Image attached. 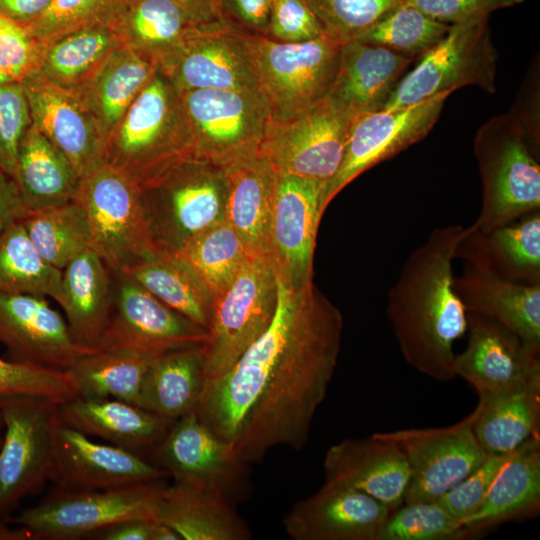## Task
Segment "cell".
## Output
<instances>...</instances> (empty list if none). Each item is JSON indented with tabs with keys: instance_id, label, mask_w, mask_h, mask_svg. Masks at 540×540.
Listing matches in <instances>:
<instances>
[{
	"instance_id": "obj_15",
	"label": "cell",
	"mask_w": 540,
	"mask_h": 540,
	"mask_svg": "<svg viewBox=\"0 0 540 540\" xmlns=\"http://www.w3.org/2000/svg\"><path fill=\"white\" fill-rule=\"evenodd\" d=\"M472 420L471 413L447 427L378 432L394 442L407 460L410 474L404 503L437 501L486 459Z\"/></svg>"
},
{
	"instance_id": "obj_61",
	"label": "cell",
	"mask_w": 540,
	"mask_h": 540,
	"mask_svg": "<svg viewBox=\"0 0 540 540\" xmlns=\"http://www.w3.org/2000/svg\"><path fill=\"white\" fill-rule=\"evenodd\" d=\"M32 539L31 535L25 529L10 528L5 521L0 518V540H28Z\"/></svg>"
},
{
	"instance_id": "obj_36",
	"label": "cell",
	"mask_w": 540,
	"mask_h": 540,
	"mask_svg": "<svg viewBox=\"0 0 540 540\" xmlns=\"http://www.w3.org/2000/svg\"><path fill=\"white\" fill-rule=\"evenodd\" d=\"M472 430L488 456L509 454L539 434L540 380L478 398Z\"/></svg>"
},
{
	"instance_id": "obj_27",
	"label": "cell",
	"mask_w": 540,
	"mask_h": 540,
	"mask_svg": "<svg viewBox=\"0 0 540 540\" xmlns=\"http://www.w3.org/2000/svg\"><path fill=\"white\" fill-rule=\"evenodd\" d=\"M109 22L122 46L163 73L199 26L173 0H122Z\"/></svg>"
},
{
	"instance_id": "obj_39",
	"label": "cell",
	"mask_w": 540,
	"mask_h": 540,
	"mask_svg": "<svg viewBox=\"0 0 540 540\" xmlns=\"http://www.w3.org/2000/svg\"><path fill=\"white\" fill-rule=\"evenodd\" d=\"M119 46L109 19L78 28L45 42L38 74L57 85L77 90Z\"/></svg>"
},
{
	"instance_id": "obj_3",
	"label": "cell",
	"mask_w": 540,
	"mask_h": 540,
	"mask_svg": "<svg viewBox=\"0 0 540 540\" xmlns=\"http://www.w3.org/2000/svg\"><path fill=\"white\" fill-rule=\"evenodd\" d=\"M193 156L181 95L156 71L107 136L103 161L141 187Z\"/></svg>"
},
{
	"instance_id": "obj_29",
	"label": "cell",
	"mask_w": 540,
	"mask_h": 540,
	"mask_svg": "<svg viewBox=\"0 0 540 540\" xmlns=\"http://www.w3.org/2000/svg\"><path fill=\"white\" fill-rule=\"evenodd\" d=\"M455 258L513 282L540 284L539 210L488 231L467 226Z\"/></svg>"
},
{
	"instance_id": "obj_31",
	"label": "cell",
	"mask_w": 540,
	"mask_h": 540,
	"mask_svg": "<svg viewBox=\"0 0 540 540\" xmlns=\"http://www.w3.org/2000/svg\"><path fill=\"white\" fill-rule=\"evenodd\" d=\"M228 181L225 222L249 256L269 257L276 172L259 153L224 167Z\"/></svg>"
},
{
	"instance_id": "obj_11",
	"label": "cell",
	"mask_w": 540,
	"mask_h": 540,
	"mask_svg": "<svg viewBox=\"0 0 540 540\" xmlns=\"http://www.w3.org/2000/svg\"><path fill=\"white\" fill-rule=\"evenodd\" d=\"M276 303L277 278L270 258L248 256L213 301L208 339L202 344L206 379L228 370L265 332Z\"/></svg>"
},
{
	"instance_id": "obj_35",
	"label": "cell",
	"mask_w": 540,
	"mask_h": 540,
	"mask_svg": "<svg viewBox=\"0 0 540 540\" xmlns=\"http://www.w3.org/2000/svg\"><path fill=\"white\" fill-rule=\"evenodd\" d=\"M13 179L27 213L74 201L80 182L69 160L32 122L20 141Z\"/></svg>"
},
{
	"instance_id": "obj_49",
	"label": "cell",
	"mask_w": 540,
	"mask_h": 540,
	"mask_svg": "<svg viewBox=\"0 0 540 540\" xmlns=\"http://www.w3.org/2000/svg\"><path fill=\"white\" fill-rule=\"evenodd\" d=\"M122 0H53L33 22L26 25L44 43L78 28L106 21Z\"/></svg>"
},
{
	"instance_id": "obj_60",
	"label": "cell",
	"mask_w": 540,
	"mask_h": 540,
	"mask_svg": "<svg viewBox=\"0 0 540 540\" xmlns=\"http://www.w3.org/2000/svg\"><path fill=\"white\" fill-rule=\"evenodd\" d=\"M180 5L199 26L226 24L220 15L218 0H173Z\"/></svg>"
},
{
	"instance_id": "obj_2",
	"label": "cell",
	"mask_w": 540,
	"mask_h": 540,
	"mask_svg": "<svg viewBox=\"0 0 540 540\" xmlns=\"http://www.w3.org/2000/svg\"><path fill=\"white\" fill-rule=\"evenodd\" d=\"M466 232L461 224L432 230L409 254L387 296L386 315L404 360L442 382L456 377L453 345L467 331L452 267Z\"/></svg>"
},
{
	"instance_id": "obj_59",
	"label": "cell",
	"mask_w": 540,
	"mask_h": 540,
	"mask_svg": "<svg viewBox=\"0 0 540 540\" xmlns=\"http://www.w3.org/2000/svg\"><path fill=\"white\" fill-rule=\"evenodd\" d=\"M53 0H0V13L26 26L37 19Z\"/></svg>"
},
{
	"instance_id": "obj_55",
	"label": "cell",
	"mask_w": 540,
	"mask_h": 540,
	"mask_svg": "<svg viewBox=\"0 0 540 540\" xmlns=\"http://www.w3.org/2000/svg\"><path fill=\"white\" fill-rule=\"evenodd\" d=\"M272 0H218L222 20L245 34L267 37Z\"/></svg>"
},
{
	"instance_id": "obj_56",
	"label": "cell",
	"mask_w": 540,
	"mask_h": 540,
	"mask_svg": "<svg viewBox=\"0 0 540 540\" xmlns=\"http://www.w3.org/2000/svg\"><path fill=\"white\" fill-rule=\"evenodd\" d=\"M538 69H533L532 75L527 78L522 88L517 106L511 110L514 115L527 130L529 135L540 142L539 133V82Z\"/></svg>"
},
{
	"instance_id": "obj_24",
	"label": "cell",
	"mask_w": 540,
	"mask_h": 540,
	"mask_svg": "<svg viewBox=\"0 0 540 540\" xmlns=\"http://www.w3.org/2000/svg\"><path fill=\"white\" fill-rule=\"evenodd\" d=\"M325 482L362 491L385 504L390 511L404 503L409 466L401 449L378 432L361 439H345L325 454Z\"/></svg>"
},
{
	"instance_id": "obj_41",
	"label": "cell",
	"mask_w": 540,
	"mask_h": 540,
	"mask_svg": "<svg viewBox=\"0 0 540 540\" xmlns=\"http://www.w3.org/2000/svg\"><path fill=\"white\" fill-rule=\"evenodd\" d=\"M157 356L124 348L96 349L81 356L66 372L78 397L114 398L139 406L142 382Z\"/></svg>"
},
{
	"instance_id": "obj_21",
	"label": "cell",
	"mask_w": 540,
	"mask_h": 540,
	"mask_svg": "<svg viewBox=\"0 0 540 540\" xmlns=\"http://www.w3.org/2000/svg\"><path fill=\"white\" fill-rule=\"evenodd\" d=\"M168 476L142 456L109 443L95 442L60 419L50 479L56 488L106 490L158 482Z\"/></svg>"
},
{
	"instance_id": "obj_7",
	"label": "cell",
	"mask_w": 540,
	"mask_h": 540,
	"mask_svg": "<svg viewBox=\"0 0 540 540\" xmlns=\"http://www.w3.org/2000/svg\"><path fill=\"white\" fill-rule=\"evenodd\" d=\"M74 200L86 215L91 249L109 269L126 271L158 253L139 186L104 161L80 178Z\"/></svg>"
},
{
	"instance_id": "obj_63",
	"label": "cell",
	"mask_w": 540,
	"mask_h": 540,
	"mask_svg": "<svg viewBox=\"0 0 540 540\" xmlns=\"http://www.w3.org/2000/svg\"><path fill=\"white\" fill-rule=\"evenodd\" d=\"M12 81L1 69H0V84Z\"/></svg>"
},
{
	"instance_id": "obj_46",
	"label": "cell",
	"mask_w": 540,
	"mask_h": 540,
	"mask_svg": "<svg viewBox=\"0 0 540 540\" xmlns=\"http://www.w3.org/2000/svg\"><path fill=\"white\" fill-rule=\"evenodd\" d=\"M469 536L437 501L403 503L390 511L378 540H452Z\"/></svg>"
},
{
	"instance_id": "obj_14",
	"label": "cell",
	"mask_w": 540,
	"mask_h": 540,
	"mask_svg": "<svg viewBox=\"0 0 540 540\" xmlns=\"http://www.w3.org/2000/svg\"><path fill=\"white\" fill-rule=\"evenodd\" d=\"M355 119L324 99L291 119L270 120L259 154L276 171L327 184L339 169Z\"/></svg>"
},
{
	"instance_id": "obj_22",
	"label": "cell",
	"mask_w": 540,
	"mask_h": 540,
	"mask_svg": "<svg viewBox=\"0 0 540 540\" xmlns=\"http://www.w3.org/2000/svg\"><path fill=\"white\" fill-rule=\"evenodd\" d=\"M32 124L81 178L103 161L104 138L80 94L36 74L21 82Z\"/></svg>"
},
{
	"instance_id": "obj_12",
	"label": "cell",
	"mask_w": 540,
	"mask_h": 540,
	"mask_svg": "<svg viewBox=\"0 0 540 540\" xmlns=\"http://www.w3.org/2000/svg\"><path fill=\"white\" fill-rule=\"evenodd\" d=\"M180 95L196 157L225 167L259 153L271 120L259 92L194 89Z\"/></svg>"
},
{
	"instance_id": "obj_42",
	"label": "cell",
	"mask_w": 540,
	"mask_h": 540,
	"mask_svg": "<svg viewBox=\"0 0 540 540\" xmlns=\"http://www.w3.org/2000/svg\"><path fill=\"white\" fill-rule=\"evenodd\" d=\"M62 271L46 262L21 220L0 235V292L62 300Z\"/></svg>"
},
{
	"instance_id": "obj_16",
	"label": "cell",
	"mask_w": 540,
	"mask_h": 540,
	"mask_svg": "<svg viewBox=\"0 0 540 540\" xmlns=\"http://www.w3.org/2000/svg\"><path fill=\"white\" fill-rule=\"evenodd\" d=\"M275 172L269 258L277 278L286 286L300 290L313 283L314 249L325 211L326 183Z\"/></svg>"
},
{
	"instance_id": "obj_20",
	"label": "cell",
	"mask_w": 540,
	"mask_h": 540,
	"mask_svg": "<svg viewBox=\"0 0 540 540\" xmlns=\"http://www.w3.org/2000/svg\"><path fill=\"white\" fill-rule=\"evenodd\" d=\"M0 342L9 360L58 371L94 351L77 344L44 296L22 293L0 292Z\"/></svg>"
},
{
	"instance_id": "obj_6",
	"label": "cell",
	"mask_w": 540,
	"mask_h": 540,
	"mask_svg": "<svg viewBox=\"0 0 540 540\" xmlns=\"http://www.w3.org/2000/svg\"><path fill=\"white\" fill-rule=\"evenodd\" d=\"M144 215L159 249L178 251L194 236L225 221L224 167L196 156L139 187Z\"/></svg>"
},
{
	"instance_id": "obj_33",
	"label": "cell",
	"mask_w": 540,
	"mask_h": 540,
	"mask_svg": "<svg viewBox=\"0 0 540 540\" xmlns=\"http://www.w3.org/2000/svg\"><path fill=\"white\" fill-rule=\"evenodd\" d=\"M62 307L74 340L96 350L111 309L110 271L91 248L62 270Z\"/></svg>"
},
{
	"instance_id": "obj_8",
	"label": "cell",
	"mask_w": 540,
	"mask_h": 540,
	"mask_svg": "<svg viewBox=\"0 0 540 540\" xmlns=\"http://www.w3.org/2000/svg\"><path fill=\"white\" fill-rule=\"evenodd\" d=\"M489 17L452 24L446 35L404 74L383 109L411 106L466 86L495 93L498 52L492 41Z\"/></svg>"
},
{
	"instance_id": "obj_30",
	"label": "cell",
	"mask_w": 540,
	"mask_h": 540,
	"mask_svg": "<svg viewBox=\"0 0 540 540\" xmlns=\"http://www.w3.org/2000/svg\"><path fill=\"white\" fill-rule=\"evenodd\" d=\"M62 422L87 436L140 456L161 442L173 422L135 404L114 398L75 397L59 404Z\"/></svg>"
},
{
	"instance_id": "obj_32",
	"label": "cell",
	"mask_w": 540,
	"mask_h": 540,
	"mask_svg": "<svg viewBox=\"0 0 540 540\" xmlns=\"http://www.w3.org/2000/svg\"><path fill=\"white\" fill-rule=\"evenodd\" d=\"M157 521L181 540H248L251 532L233 504L203 486L175 482L163 487Z\"/></svg>"
},
{
	"instance_id": "obj_62",
	"label": "cell",
	"mask_w": 540,
	"mask_h": 540,
	"mask_svg": "<svg viewBox=\"0 0 540 540\" xmlns=\"http://www.w3.org/2000/svg\"><path fill=\"white\" fill-rule=\"evenodd\" d=\"M3 436H4V422H3V417H2L1 410H0V448H1L2 443H3Z\"/></svg>"
},
{
	"instance_id": "obj_57",
	"label": "cell",
	"mask_w": 540,
	"mask_h": 540,
	"mask_svg": "<svg viewBox=\"0 0 540 540\" xmlns=\"http://www.w3.org/2000/svg\"><path fill=\"white\" fill-rule=\"evenodd\" d=\"M27 210L13 177L0 166V235L13 223L22 220Z\"/></svg>"
},
{
	"instance_id": "obj_44",
	"label": "cell",
	"mask_w": 540,
	"mask_h": 540,
	"mask_svg": "<svg viewBox=\"0 0 540 540\" xmlns=\"http://www.w3.org/2000/svg\"><path fill=\"white\" fill-rule=\"evenodd\" d=\"M178 253L214 299L234 280L249 256L243 242L225 221L185 243Z\"/></svg>"
},
{
	"instance_id": "obj_37",
	"label": "cell",
	"mask_w": 540,
	"mask_h": 540,
	"mask_svg": "<svg viewBox=\"0 0 540 540\" xmlns=\"http://www.w3.org/2000/svg\"><path fill=\"white\" fill-rule=\"evenodd\" d=\"M205 380L202 344L165 352L147 370L139 406L174 422L196 407Z\"/></svg>"
},
{
	"instance_id": "obj_34",
	"label": "cell",
	"mask_w": 540,
	"mask_h": 540,
	"mask_svg": "<svg viewBox=\"0 0 540 540\" xmlns=\"http://www.w3.org/2000/svg\"><path fill=\"white\" fill-rule=\"evenodd\" d=\"M540 507V437L514 450L496 475L479 509L463 522L469 536L538 511Z\"/></svg>"
},
{
	"instance_id": "obj_4",
	"label": "cell",
	"mask_w": 540,
	"mask_h": 540,
	"mask_svg": "<svg viewBox=\"0 0 540 540\" xmlns=\"http://www.w3.org/2000/svg\"><path fill=\"white\" fill-rule=\"evenodd\" d=\"M482 203L470 228L488 231L540 208L539 143L510 112L491 117L473 144Z\"/></svg>"
},
{
	"instance_id": "obj_47",
	"label": "cell",
	"mask_w": 540,
	"mask_h": 540,
	"mask_svg": "<svg viewBox=\"0 0 540 540\" xmlns=\"http://www.w3.org/2000/svg\"><path fill=\"white\" fill-rule=\"evenodd\" d=\"M326 34L342 43L356 40L384 13L405 0H304Z\"/></svg>"
},
{
	"instance_id": "obj_54",
	"label": "cell",
	"mask_w": 540,
	"mask_h": 540,
	"mask_svg": "<svg viewBox=\"0 0 540 540\" xmlns=\"http://www.w3.org/2000/svg\"><path fill=\"white\" fill-rule=\"evenodd\" d=\"M524 0H405L430 17L452 25L486 16L499 9L513 7Z\"/></svg>"
},
{
	"instance_id": "obj_52",
	"label": "cell",
	"mask_w": 540,
	"mask_h": 540,
	"mask_svg": "<svg viewBox=\"0 0 540 540\" xmlns=\"http://www.w3.org/2000/svg\"><path fill=\"white\" fill-rule=\"evenodd\" d=\"M511 453L487 456L479 467L437 502L450 516L463 524L479 509L496 475Z\"/></svg>"
},
{
	"instance_id": "obj_9",
	"label": "cell",
	"mask_w": 540,
	"mask_h": 540,
	"mask_svg": "<svg viewBox=\"0 0 540 540\" xmlns=\"http://www.w3.org/2000/svg\"><path fill=\"white\" fill-rule=\"evenodd\" d=\"M162 488L157 482L106 490L55 488L9 521L32 539H79L126 520L157 521Z\"/></svg>"
},
{
	"instance_id": "obj_40",
	"label": "cell",
	"mask_w": 540,
	"mask_h": 540,
	"mask_svg": "<svg viewBox=\"0 0 540 540\" xmlns=\"http://www.w3.org/2000/svg\"><path fill=\"white\" fill-rule=\"evenodd\" d=\"M125 272L168 307L208 331L213 297L178 253L159 249L153 258Z\"/></svg>"
},
{
	"instance_id": "obj_43",
	"label": "cell",
	"mask_w": 540,
	"mask_h": 540,
	"mask_svg": "<svg viewBox=\"0 0 540 540\" xmlns=\"http://www.w3.org/2000/svg\"><path fill=\"white\" fill-rule=\"evenodd\" d=\"M21 221L42 258L59 270L91 248L88 221L75 200L27 213Z\"/></svg>"
},
{
	"instance_id": "obj_38",
	"label": "cell",
	"mask_w": 540,
	"mask_h": 540,
	"mask_svg": "<svg viewBox=\"0 0 540 540\" xmlns=\"http://www.w3.org/2000/svg\"><path fill=\"white\" fill-rule=\"evenodd\" d=\"M156 71L150 62L121 45L76 90L94 116L104 142Z\"/></svg>"
},
{
	"instance_id": "obj_28",
	"label": "cell",
	"mask_w": 540,
	"mask_h": 540,
	"mask_svg": "<svg viewBox=\"0 0 540 540\" xmlns=\"http://www.w3.org/2000/svg\"><path fill=\"white\" fill-rule=\"evenodd\" d=\"M454 290L467 312L490 317L540 349V284H523L466 263Z\"/></svg>"
},
{
	"instance_id": "obj_5",
	"label": "cell",
	"mask_w": 540,
	"mask_h": 540,
	"mask_svg": "<svg viewBox=\"0 0 540 540\" xmlns=\"http://www.w3.org/2000/svg\"><path fill=\"white\" fill-rule=\"evenodd\" d=\"M239 38L272 121L291 119L328 95L343 44L336 38L284 43L241 32Z\"/></svg>"
},
{
	"instance_id": "obj_10",
	"label": "cell",
	"mask_w": 540,
	"mask_h": 540,
	"mask_svg": "<svg viewBox=\"0 0 540 540\" xmlns=\"http://www.w3.org/2000/svg\"><path fill=\"white\" fill-rule=\"evenodd\" d=\"M59 403L35 395L0 397V518L51 479Z\"/></svg>"
},
{
	"instance_id": "obj_18",
	"label": "cell",
	"mask_w": 540,
	"mask_h": 540,
	"mask_svg": "<svg viewBox=\"0 0 540 540\" xmlns=\"http://www.w3.org/2000/svg\"><path fill=\"white\" fill-rule=\"evenodd\" d=\"M152 453V463L175 482L203 486L232 504L246 496L248 463L205 426L194 409L171 424Z\"/></svg>"
},
{
	"instance_id": "obj_51",
	"label": "cell",
	"mask_w": 540,
	"mask_h": 540,
	"mask_svg": "<svg viewBox=\"0 0 540 540\" xmlns=\"http://www.w3.org/2000/svg\"><path fill=\"white\" fill-rule=\"evenodd\" d=\"M30 125L28 101L21 82L0 84V166L11 177L20 141Z\"/></svg>"
},
{
	"instance_id": "obj_50",
	"label": "cell",
	"mask_w": 540,
	"mask_h": 540,
	"mask_svg": "<svg viewBox=\"0 0 540 540\" xmlns=\"http://www.w3.org/2000/svg\"><path fill=\"white\" fill-rule=\"evenodd\" d=\"M45 43L30 30L0 13V69L22 82L40 72Z\"/></svg>"
},
{
	"instance_id": "obj_1",
	"label": "cell",
	"mask_w": 540,
	"mask_h": 540,
	"mask_svg": "<svg viewBox=\"0 0 540 540\" xmlns=\"http://www.w3.org/2000/svg\"><path fill=\"white\" fill-rule=\"evenodd\" d=\"M342 332L340 310L313 283L294 290L277 278L270 325L228 370L205 380L198 419L248 464L278 446L302 449Z\"/></svg>"
},
{
	"instance_id": "obj_45",
	"label": "cell",
	"mask_w": 540,
	"mask_h": 540,
	"mask_svg": "<svg viewBox=\"0 0 540 540\" xmlns=\"http://www.w3.org/2000/svg\"><path fill=\"white\" fill-rule=\"evenodd\" d=\"M450 26L403 2L384 13L356 40L417 60L446 35Z\"/></svg>"
},
{
	"instance_id": "obj_23",
	"label": "cell",
	"mask_w": 540,
	"mask_h": 540,
	"mask_svg": "<svg viewBox=\"0 0 540 540\" xmlns=\"http://www.w3.org/2000/svg\"><path fill=\"white\" fill-rule=\"evenodd\" d=\"M389 513L385 504L362 491L325 482L297 502L283 523L294 540H378Z\"/></svg>"
},
{
	"instance_id": "obj_19",
	"label": "cell",
	"mask_w": 540,
	"mask_h": 540,
	"mask_svg": "<svg viewBox=\"0 0 540 540\" xmlns=\"http://www.w3.org/2000/svg\"><path fill=\"white\" fill-rule=\"evenodd\" d=\"M467 344L455 355L454 373L478 398L540 380V349L527 344L500 322L467 312Z\"/></svg>"
},
{
	"instance_id": "obj_48",
	"label": "cell",
	"mask_w": 540,
	"mask_h": 540,
	"mask_svg": "<svg viewBox=\"0 0 540 540\" xmlns=\"http://www.w3.org/2000/svg\"><path fill=\"white\" fill-rule=\"evenodd\" d=\"M35 395L59 404L78 396L76 387L66 371L5 360L0 357V397Z\"/></svg>"
},
{
	"instance_id": "obj_58",
	"label": "cell",
	"mask_w": 540,
	"mask_h": 540,
	"mask_svg": "<svg viewBox=\"0 0 540 540\" xmlns=\"http://www.w3.org/2000/svg\"><path fill=\"white\" fill-rule=\"evenodd\" d=\"M158 521L133 519L115 523L90 535L99 540H155Z\"/></svg>"
},
{
	"instance_id": "obj_17",
	"label": "cell",
	"mask_w": 540,
	"mask_h": 540,
	"mask_svg": "<svg viewBox=\"0 0 540 540\" xmlns=\"http://www.w3.org/2000/svg\"><path fill=\"white\" fill-rule=\"evenodd\" d=\"M450 94L444 92L411 106L358 116L339 169L325 185L324 209L363 172L425 138L438 121Z\"/></svg>"
},
{
	"instance_id": "obj_53",
	"label": "cell",
	"mask_w": 540,
	"mask_h": 540,
	"mask_svg": "<svg viewBox=\"0 0 540 540\" xmlns=\"http://www.w3.org/2000/svg\"><path fill=\"white\" fill-rule=\"evenodd\" d=\"M326 34L304 0H272L267 37L278 42H304Z\"/></svg>"
},
{
	"instance_id": "obj_25",
	"label": "cell",
	"mask_w": 540,
	"mask_h": 540,
	"mask_svg": "<svg viewBox=\"0 0 540 540\" xmlns=\"http://www.w3.org/2000/svg\"><path fill=\"white\" fill-rule=\"evenodd\" d=\"M162 74L179 93L194 89L258 92L239 32L227 24L201 27Z\"/></svg>"
},
{
	"instance_id": "obj_26",
	"label": "cell",
	"mask_w": 540,
	"mask_h": 540,
	"mask_svg": "<svg viewBox=\"0 0 540 540\" xmlns=\"http://www.w3.org/2000/svg\"><path fill=\"white\" fill-rule=\"evenodd\" d=\"M414 61L378 45L358 40L345 42L335 80L325 99L354 118L383 109Z\"/></svg>"
},
{
	"instance_id": "obj_13",
	"label": "cell",
	"mask_w": 540,
	"mask_h": 540,
	"mask_svg": "<svg viewBox=\"0 0 540 540\" xmlns=\"http://www.w3.org/2000/svg\"><path fill=\"white\" fill-rule=\"evenodd\" d=\"M110 271L111 309L97 349L151 355L200 345L208 331L161 302L125 271Z\"/></svg>"
}]
</instances>
